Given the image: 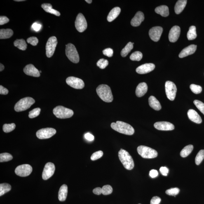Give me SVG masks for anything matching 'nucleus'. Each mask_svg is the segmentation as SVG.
Returning <instances> with one entry per match:
<instances>
[{"instance_id":"1","label":"nucleus","mask_w":204,"mask_h":204,"mask_svg":"<svg viewBox=\"0 0 204 204\" xmlns=\"http://www.w3.org/2000/svg\"><path fill=\"white\" fill-rule=\"evenodd\" d=\"M111 128L120 133L125 135H131L135 132L134 128L129 124L121 121H117L116 123L111 124Z\"/></svg>"},{"instance_id":"2","label":"nucleus","mask_w":204,"mask_h":204,"mask_svg":"<svg viewBox=\"0 0 204 204\" xmlns=\"http://www.w3.org/2000/svg\"><path fill=\"white\" fill-rule=\"evenodd\" d=\"M97 95L104 102H111L113 100V96L111 88L107 85L102 84L99 85L97 88Z\"/></svg>"},{"instance_id":"3","label":"nucleus","mask_w":204,"mask_h":204,"mask_svg":"<svg viewBox=\"0 0 204 204\" xmlns=\"http://www.w3.org/2000/svg\"><path fill=\"white\" fill-rule=\"evenodd\" d=\"M118 156L122 164L128 170H132L134 167L133 158L129 153L123 149H121L118 152Z\"/></svg>"},{"instance_id":"4","label":"nucleus","mask_w":204,"mask_h":204,"mask_svg":"<svg viewBox=\"0 0 204 204\" xmlns=\"http://www.w3.org/2000/svg\"><path fill=\"white\" fill-rule=\"evenodd\" d=\"M35 100L31 97H27L22 98L17 102L15 106V110L17 112L25 111L34 104Z\"/></svg>"},{"instance_id":"5","label":"nucleus","mask_w":204,"mask_h":204,"mask_svg":"<svg viewBox=\"0 0 204 204\" xmlns=\"http://www.w3.org/2000/svg\"><path fill=\"white\" fill-rule=\"evenodd\" d=\"M53 113L57 118L60 119L70 118L74 114L72 110L62 106H57L54 108Z\"/></svg>"},{"instance_id":"6","label":"nucleus","mask_w":204,"mask_h":204,"mask_svg":"<svg viewBox=\"0 0 204 204\" xmlns=\"http://www.w3.org/2000/svg\"><path fill=\"white\" fill-rule=\"evenodd\" d=\"M66 54L68 59L74 63H78L79 61V57L75 47L71 43L66 45Z\"/></svg>"},{"instance_id":"7","label":"nucleus","mask_w":204,"mask_h":204,"mask_svg":"<svg viewBox=\"0 0 204 204\" xmlns=\"http://www.w3.org/2000/svg\"><path fill=\"white\" fill-rule=\"evenodd\" d=\"M138 154L144 158H153L158 156V153L152 148L144 146H140L137 148Z\"/></svg>"},{"instance_id":"8","label":"nucleus","mask_w":204,"mask_h":204,"mask_svg":"<svg viewBox=\"0 0 204 204\" xmlns=\"http://www.w3.org/2000/svg\"><path fill=\"white\" fill-rule=\"evenodd\" d=\"M165 93L167 98L170 101L175 99L177 88L176 85L172 82L167 81L165 83Z\"/></svg>"},{"instance_id":"9","label":"nucleus","mask_w":204,"mask_h":204,"mask_svg":"<svg viewBox=\"0 0 204 204\" xmlns=\"http://www.w3.org/2000/svg\"><path fill=\"white\" fill-rule=\"evenodd\" d=\"M57 43V38L55 36H52L49 38L46 45V54L47 57H50L53 55Z\"/></svg>"},{"instance_id":"10","label":"nucleus","mask_w":204,"mask_h":204,"mask_svg":"<svg viewBox=\"0 0 204 204\" xmlns=\"http://www.w3.org/2000/svg\"><path fill=\"white\" fill-rule=\"evenodd\" d=\"M56 133V130L53 128H43L38 130L36 135L39 139H46L50 138Z\"/></svg>"},{"instance_id":"11","label":"nucleus","mask_w":204,"mask_h":204,"mask_svg":"<svg viewBox=\"0 0 204 204\" xmlns=\"http://www.w3.org/2000/svg\"><path fill=\"white\" fill-rule=\"evenodd\" d=\"M75 26L76 28L79 32H83L88 27L87 21L82 14L80 13L76 17Z\"/></svg>"},{"instance_id":"12","label":"nucleus","mask_w":204,"mask_h":204,"mask_svg":"<svg viewBox=\"0 0 204 204\" xmlns=\"http://www.w3.org/2000/svg\"><path fill=\"white\" fill-rule=\"evenodd\" d=\"M66 82L71 88L81 89L84 87V83L83 80L74 76L69 77L66 80Z\"/></svg>"},{"instance_id":"13","label":"nucleus","mask_w":204,"mask_h":204,"mask_svg":"<svg viewBox=\"0 0 204 204\" xmlns=\"http://www.w3.org/2000/svg\"><path fill=\"white\" fill-rule=\"evenodd\" d=\"M32 170V167L30 165L24 164L17 166L15 169V172L17 175L25 177L30 175Z\"/></svg>"},{"instance_id":"14","label":"nucleus","mask_w":204,"mask_h":204,"mask_svg":"<svg viewBox=\"0 0 204 204\" xmlns=\"http://www.w3.org/2000/svg\"><path fill=\"white\" fill-rule=\"evenodd\" d=\"M55 170V165L54 164L48 162L45 165L42 174V178L44 180L50 178L53 175Z\"/></svg>"},{"instance_id":"15","label":"nucleus","mask_w":204,"mask_h":204,"mask_svg":"<svg viewBox=\"0 0 204 204\" xmlns=\"http://www.w3.org/2000/svg\"><path fill=\"white\" fill-rule=\"evenodd\" d=\"M163 29L161 27L157 26L151 28L149 31V35L151 39L154 42H158L161 35Z\"/></svg>"},{"instance_id":"16","label":"nucleus","mask_w":204,"mask_h":204,"mask_svg":"<svg viewBox=\"0 0 204 204\" xmlns=\"http://www.w3.org/2000/svg\"><path fill=\"white\" fill-rule=\"evenodd\" d=\"M180 28L178 26H174L169 33V39L170 42L175 43L179 39L180 34Z\"/></svg>"},{"instance_id":"17","label":"nucleus","mask_w":204,"mask_h":204,"mask_svg":"<svg viewBox=\"0 0 204 204\" xmlns=\"http://www.w3.org/2000/svg\"><path fill=\"white\" fill-rule=\"evenodd\" d=\"M154 126L157 129L160 130H172L175 128L173 124L166 121L156 122L154 124Z\"/></svg>"},{"instance_id":"18","label":"nucleus","mask_w":204,"mask_h":204,"mask_svg":"<svg viewBox=\"0 0 204 204\" xmlns=\"http://www.w3.org/2000/svg\"><path fill=\"white\" fill-rule=\"evenodd\" d=\"M155 65L152 63H146L139 66L136 70L139 74H144L151 72L155 69Z\"/></svg>"},{"instance_id":"19","label":"nucleus","mask_w":204,"mask_h":204,"mask_svg":"<svg viewBox=\"0 0 204 204\" xmlns=\"http://www.w3.org/2000/svg\"><path fill=\"white\" fill-rule=\"evenodd\" d=\"M23 70L24 73L27 75L35 77H39L40 76L39 71L33 64H29L26 66Z\"/></svg>"},{"instance_id":"20","label":"nucleus","mask_w":204,"mask_h":204,"mask_svg":"<svg viewBox=\"0 0 204 204\" xmlns=\"http://www.w3.org/2000/svg\"><path fill=\"white\" fill-rule=\"evenodd\" d=\"M197 46L196 45L192 44L186 47L181 51L179 55L180 58H183L194 53L196 51Z\"/></svg>"},{"instance_id":"21","label":"nucleus","mask_w":204,"mask_h":204,"mask_svg":"<svg viewBox=\"0 0 204 204\" xmlns=\"http://www.w3.org/2000/svg\"><path fill=\"white\" fill-rule=\"evenodd\" d=\"M144 20V16L143 13L140 11H138L131 21V24L133 27H138L140 25Z\"/></svg>"},{"instance_id":"22","label":"nucleus","mask_w":204,"mask_h":204,"mask_svg":"<svg viewBox=\"0 0 204 204\" xmlns=\"http://www.w3.org/2000/svg\"><path fill=\"white\" fill-rule=\"evenodd\" d=\"M188 116L189 119L195 123L200 124L202 123V120L201 117L196 111L193 109H189L188 111Z\"/></svg>"},{"instance_id":"23","label":"nucleus","mask_w":204,"mask_h":204,"mask_svg":"<svg viewBox=\"0 0 204 204\" xmlns=\"http://www.w3.org/2000/svg\"><path fill=\"white\" fill-rule=\"evenodd\" d=\"M147 85L145 83H139L136 88V95L138 97L143 96L147 92Z\"/></svg>"},{"instance_id":"24","label":"nucleus","mask_w":204,"mask_h":204,"mask_svg":"<svg viewBox=\"0 0 204 204\" xmlns=\"http://www.w3.org/2000/svg\"><path fill=\"white\" fill-rule=\"evenodd\" d=\"M121 10V8L119 7L113 8L108 15L107 20L108 21L111 22L114 20L120 15Z\"/></svg>"},{"instance_id":"25","label":"nucleus","mask_w":204,"mask_h":204,"mask_svg":"<svg viewBox=\"0 0 204 204\" xmlns=\"http://www.w3.org/2000/svg\"><path fill=\"white\" fill-rule=\"evenodd\" d=\"M68 193V187L67 185L64 184L61 186L58 193V199L61 202L66 200Z\"/></svg>"},{"instance_id":"26","label":"nucleus","mask_w":204,"mask_h":204,"mask_svg":"<svg viewBox=\"0 0 204 204\" xmlns=\"http://www.w3.org/2000/svg\"><path fill=\"white\" fill-rule=\"evenodd\" d=\"M149 106L153 109L156 111H159L161 109V106L159 102L156 97L151 96L149 98Z\"/></svg>"},{"instance_id":"27","label":"nucleus","mask_w":204,"mask_h":204,"mask_svg":"<svg viewBox=\"0 0 204 204\" xmlns=\"http://www.w3.org/2000/svg\"><path fill=\"white\" fill-rule=\"evenodd\" d=\"M41 7L45 11L48 13H51L52 14H53L57 16H60L61 15L60 12L57 10L54 9L52 8V5L50 3H43Z\"/></svg>"},{"instance_id":"28","label":"nucleus","mask_w":204,"mask_h":204,"mask_svg":"<svg viewBox=\"0 0 204 204\" xmlns=\"http://www.w3.org/2000/svg\"><path fill=\"white\" fill-rule=\"evenodd\" d=\"M187 1L186 0H179L176 3L175 6V12L176 14L178 15L184 9L187 3Z\"/></svg>"},{"instance_id":"29","label":"nucleus","mask_w":204,"mask_h":204,"mask_svg":"<svg viewBox=\"0 0 204 204\" xmlns=\"http://www.w3.org/2000/svg\"><path fill=\"white\" fill-rule=\"evenodd\" d=\"M155 11L157 14L163 17L168 16L170 14L168 7L165 5L157 7L155 9Z\"/></svg>"},{"instance_id":"30","label":"nucleus","mask_w":204,"mask_h":204,"mask_svg":"<svg viewBox=\"0 0 204 204\" xmlns=\"http://www.w3.org/2000/svg\"><path fill=\"white\" fill-rule=\"evenodd\" d=\"M13 31L11 29H1L0 30V39H6L11 37Z\"/></svg>"},{"instance_id":"31","label":"nucleus","mask_w":204,"mask_h":204,"mask_svg":"<svg viewBox=\"0 0 204 204\" xmlns=\"http://www.w3.org/2000/svg\"><path fill=\"white\" fill-rule=\"evenodd\" d=\"M14 45L20 50H25L27 48V43L24 39H16L14 43Z\"/></svg>"},{"instance_id":"32","label":"nucleus","mask_w":204,"mask_h":204,"mask_svg":"<svg viewBox=\"0 0 204 204\" xmlns=\"http://www.w3.org/2000/svg\"><path fill=\"white\" fill-rule=\"evenodd\" d=\"M193 149V145L190 144L185 146L181 151L180 156L183 158L186 157L191 153Z\"/></svg>"},{"instance_id":"33","label":"nucleus","mask_w":204,"mask_h":204,"mask_svg":"<svg viewBox=\"0 0 204 204\" xmlns=\"http://www.w3.org/2000/svg\"><path fill=\"white\" fill-rule=\"evenodd\" d=\"M187 38L189 40H193L196 39L197 35L196 34V27L194 26H191L189 27L187 35Z\"/></svg>"},{"instance_id":"34","label":"nucleus","mask_w":204,"mask_h":204,"mask_svg":"<svg viewBox=\"0 0 204 204\" xmlns=\"http://www.w3.org/2000/svg\"><path fill=\"white\" fill-rule=\"evenodd\" d=\"M133 44L131 42H129L125 47V48L122 49L121 52V56L123 57H126L129 53L133 48Z\"/></svg>"},{"instance_id":"35","label":"nucleus","mask_w":204,"mask_h":204,"mask_svg":"<svg viewBox=\"0 0 204 204\" xmlns=\"http://www.w3.org/2000/svg\"><path fill=\"white\" fill-rule=\"evenodd\" d=\"M11 186L10 184L4 183L0 184V196H1L8 192L11 189Z\"/></svg>"},{"instance_id":"36","label":"nucleus","mask_w":204,"mask_h":204,"mask_svg":"<svg viewBox=\"0 0 204 204\" xmlns=\"http://www.w3.org/2000/svg\"><path fill=\"white\" fill-rule=\"evenodd\" d=\"M143 57V54L141 52L136 51L134 52L130 56V58L133 61H140Z\"/></svg>"},{"instance_id":"37","label":"nucleus","mask_w":204,"mask_h":204,"mask_svg":"<svg viewBox=\"0 0 204 204\" xmlns=\"http://www.w3.org/2000/svg\"><path fill=\"white\" fill-rule=\"evenodd\" d=\"M13 157L12 155L7 153H1L0 154V162H7L13 159Z\"/></svg>"},{"instance_id":"38","label":"nucleus","mask_w":204,"mask_h":204,"mask_svg":"<svg viewBox=\"0 0 204 204\" xmlns=\"http://www.w3.org/2000/svg\"><path fill=\"white\" fill-rule=\"evenodd\" d=\"M204 158V150H201L199 152L195 158V163L197 165L201 163Z\"/></svg>"},{"instance_id":"39","label":"nucleus","mask_w":204,"mask_h":204,"mask_svg":"<svg viewBox=\"0 0 204 204\" xmlns=\"http://www.w3.org/2000/svg\"><path fill=\"white\" fill-rule=\"evenodd\" d=\"M16 128V125L15 123L6 124L3 125V132L6 133H9L15 129Z\"/></svg>"},{"instance_id":"40","label":"nucleus","mask_w":204,"mask_h":204,"mask_svg":"<svg viewBox=\"0 0 204 204\" xmlns=\"http://www.w3.org/2000/svg\"><path fill=\"white\" fill-rule=\"evenodd\" d=\"M41 111V109L39 108H36L33 109L29 112V117L30 118H33L39 116Z\"/></svg>"},{"instance_id":"41","label":"nucleus","mask_w":204,"mask_h":204,"mask_svg":"<svg viewBox=\"0 0 204 204\" xmlns=\"http://www.w3.org/2000/svg\"><path fill=\"white\" fill-rule=\"evenodd\" d=\"M102 193L104 195H108L111 194L112 193L113 189L111 186L109 185L103 186L102 188Z\"/></svg>"},{"instance_id":"42","label":"nucleus","mask_w":204,"mask_h":204,"mask_svg":"<svg viewBox=\"0 0 204 204\" xmlns=\"http://www.w3.org/2000/svg\"><path fill=\"white\" fill-rule=\"evenodd\" d=\"M190 88L193 93L196 94L201 93L202 90V88L201 86L194 84L190 85Z\"/></svg>"},{"instance_id":"43","label":"nucleus","mask_w":204,"mask_h":204,"mask_svg":"<svg viewBox=\"0 0 204 204\" xmlns=\"http://www.w3.org/2000/svg\"><path fill=\"white\" fill-rule=\"evenodd\" d=\"M109 64V62L107 60L101 59L97 62V66L101 69H104L107 67Z\"/></svg>"},{"instance_id":"44","label":"nucleus","mask_w":204,"mask_h":204,"mask_svg":"<svg viewBox=\"0 0 204 204\" xmlns=\"http://www.w3.org/2000/svg\"><path fill=\"white\" fill-rule=\"evenodd\" d=\"M179 191L180 190L178 188H171V189L166 190L165 193L169 196H175L179 194Z\"/></svg>"},{"instance_id":"45","label":"nucleus","mask_w":204,"mask_h":204,"mask_svg":"<svg viewBox=\"0 0 204 204\" xmlns=\"http://www.w3.org/2000/svg\"><path fill=\"white\" fill-rule=\"evenodd\" d=\"M193 103L198 108L199 110L204 115V104L201 101L195 100L193 102Z\"/></svg>"},{"instance_id":"46","label":"nucleus","mask_w":204,"mask_h":204,"mask_svg":"<svg viewBox=\"0 0 204 204\" xmlns=\"http://www.w3.org/2000/svg\"><path fill=\"white\" fill-rule=\"evenodd\" d=\"M103 155V153L102 151H99L94 153L91 156V160L92 161H95V160L101 158Z\"/></svg>"},{"instance_id":"47","label":"nucleus","mask_w":204,"mask_h":204,"mask_svg":"<svg viewBox=\"0 0 204 204\" xmlns=\"http://www.w3.org/2000/svg\"><path fill=\"white\" fill-rule=\"evenodd\" d=\"M27 41L28 43L33 46H36L39 42L38 38L36 37H34V36L28 38Z\"/></svg>"},{"instance_id":"48","label":"nucleus","mask_w":204,"mask_h":204,"mask_svg":"<svg viewBox=\"0 0 204 204\" xmlns=\"http://www.w3.org/2000/svg\"><path fill=\"white\" fill-rule=\"evenodd\" d=\"M104 55L109 57H111L113 56V51L112 49L111 48H107L103 50L102 51Z\"/></svg>"},{"instance_id":"49","label":"nucleus","mask_w":204,"mask_h":204,"mask_svg":"<svg viewBox=\"0 0 204 204\" xmlns=\"http://www.w3.org/2000/svg\"><path fill=\"white\" fill-rule=\"evenodd\" d=\"M161 199L158 196L153 197L151 200V204H159Z\"/></svg>"},{"instance_id":"50","label":"nucleus","mask_w":204,"mask_h":204,"mask_svg":"<svg viewBox=\"0 0 204 204\" xmlns=\"http://www.w3.org/2000/svg\"><path fill=\"white\" fill-rule=\"evenodd\" d=\"M31 27L34 31H36V32H38L41 29V24L35 22L32 24Z\"/></svg>"},{"instance_id":"51","label":"nucleus","mask_w":204,"mask_h":204,"mask_svg":"<svg viewBox=\"0 0 204 204\" xmlns=\"http://www.w3.org/2000/svg\"><path fill=\"white\" fill-rule=\"evenodd\" d=\"M9 21V19L7 17L5 16L0 17V25H3L7 23Z\"/></svg>"},{"instance_id":"52","label":"nucleus","mask_w":204,"mask_h":204,"mask_svg":"<svg viewBox=\"0 0 204 204\" xmlns=\"http://www.w3.org/2000/svg\"><path fill=\"white\" fill-rule=\"evenodd\" d=\"M160 171L162 175L166 176L169 173V170L165 167H161L160 169Z\"/></svg>"},{"instance_id":"53","label":"nucleus","mask_w":204,"mask_h":204,"mask_svg":"<svg viewBox=\"0 0 204 204\" xmlns=\"http://www.w3.org/2000/svg\"><path fill=\"white\" fill-rule=\"evenodd\" d=\"M8 93V90L7 89L5 88L2 85L0 86V94L1 95H6Z\"/></svg>"},{"instance_id":"54","label":"nucleus","mask_w":204,"mask_h":204,"mask_svg":"<svg viewBox=\"0 0 204 204\" xmlns=\"http://www.w3.org/2000/svg\"><path fill=\"white\" fill-rule=\"evenodd\" d=\"M158 174L157 171L155 170H151L149 172V175L152 178H154L157 177Z\"/></svg>"},{"instance_id":"55","label":"nucleus","mask_w":204,"mask_h":204,"mask_svg":"<svg viewBox=\"0 0 204 204\" xmlns=\"http://www.w3.org/2000/svg\"><path fill=\"white\" fill-rule=\"evenodd\" d=\"M93 193L94 194L97 195H99L102 193V188L100 187L95 188L93 191Z\"/></svg>"},{"instance_id":"56","label":"nucleus","mask_w":204,"mask_h":204,"mask_svg":"<svg viewBox=\"0 0 204 204\" xmlns=\"http://www.w3.org/2000/svg\"><path fill=\"white\" fill-rule=\"evenodd\" d=\"M85 138L87 140L92 141L94 140V136L90 133H87L85 135Z\"/></svg>"},{"instance_id":"57","label":"nucleus","mask_w":204,"mask_h":204,"mask_svg":"<svg viewBox=\"0 0 204 204\" xmlns=\"http://www.w3.org/2000/svg\"><path fill=\"white\" fill-rule=\"evenodd\" d=\"M5 68L4 66L2 64H0V71H2L4 70Z\"/></svg>"},{"instance_id":"58","label":"nucleus","mask_w":204,"mask_h":204,"mask_svg":"<svg viewBox=\"0 0 204 204\" xmlns=\"http://www.w3.org/2000/svg\"><path fill=\"white\" fill-rule=\"evenodd\" d=\"M85 1L88 3H91L92 2V0H85Z\"/></svg>"},{"instance_id":"59","label":"nucleus","mask_w":204,"mask_h":204,"mask_svg":"<svg viewBox=\"0 0 204 204\" xmlns=\"http://www.w3.org/2000/svg\"><path fill=\"white\" fill-rule=\"evenodd\" d=\"M14 1L16 2H21V1H25V0H15Z\"/></svg>"},{"instance_id":"60","label":"nucleus","mask_w":204,"mask_h":204,"mask_svg":"<svg viewBox=\"0 0 204 204\" xmlns=\"http://www.w3.org/2000/svg\"><path fill=\"white\" fill-rule=\"evenodd\" d=\"M39 72H40V73H41V72H41V71H39Z\"/></svg>"},{"instance_id":"61","label":"nucleus","mask_w":204,"mask_h":204,"mask_svg":"<svg viewBox=\"0 0 204 204\" xmlns=\"http://www.w3.org/2000/svg\"><path fill=\"white\" fill-rule=\"evenodd\" d=\"M132 44H134V43H132Z\"/></svg>"},{"instance_id":"62","label":"nucleus","mask_w":204,"mask_h":204,"mask_svg":"<svg viewBox=\"0 0 204 204\" xmlns=\"http://www.w3.org/2000/svg\"></svg>"}]
</instances>
